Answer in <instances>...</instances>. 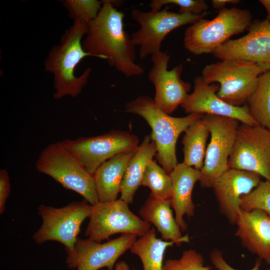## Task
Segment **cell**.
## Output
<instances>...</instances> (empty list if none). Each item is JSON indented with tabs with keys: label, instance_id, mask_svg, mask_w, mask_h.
Here are the masks:
<instances>
[{
	"label": "cell",
	"instance_id": "1",
	"mask_svg": "<svg viewBox=\"0 0 270 270\" xmlns=\"http://www.w3.org/2000/svg\"><path fill=\"white\" fill-rule=\"evenodd\" d=\"M97 17L88 24L84 50L91 56L107 60L126 77L140 76L144 68L135 62L136 46L124 28V14L110 0H102Z\"/></svg>",
	"mask_w": 270,
	"mask_h": 270
},
{
	"label": "cell",
	"instance_id": "2",
	"mask_svg": "<svg viewBox=\"0 0 270 270\" xmlns=\"http://www.w3.org/2000/svg\"><path fill=\"white\" fill-rule=\"evenodd\" d=\"M88 30V24L74 21L62 35L60 44L50 50L44 61L45 70L54 76L55 99L66 96L76 97L88 83L91 68H86L79 76L75 74L76 67L81 60L91 56L84 51L82 44Z\"/></svg>",
	"mask_w": 270,
	"mask_h": 270
},
{
	"label": "cell",
	"instance_id": "3",
	"mask_svg": "<svg viewBox=\"0 0 270 270\" xmlns=\"http://www.w3.org/2000/svg\"><path fill=\"white\" fill-rule=\"evenodd\" d=\"M125 111L142 116L149 124L152 130L150 135L156 148V158L170 174L178 163L176 144L180 135L204 116L190 114L183 117L172 116L162 110L152 98L144 96L127 102Z\"/></svg>",
	"mask_w": 270,
	"mask_h": 270
},
{
	"label": "cell",
	"instance_id": "4",
	"mask_svg": "<svg viewBox=\"0 0 270 270\" xmlns=\"http://www.w3.org/2000/svg\"><path fill=\"white\" fill-rule=\"evenodd\" d=\"M250 10L224 8L211 20L202 18L188 26L184 46L194 55L212 54L230 38L248 30L252 22Z\"/></svg>",
	"mask_w": 270,
	"mask_h": 270
},
{
	"label": "cell",
	"instance_id": "5",
	"mask_svg": "<svg viewBox=\"0 0 270 270\" xmlns=\"http://www.w3.org/2000/svg\"><path fill=\"white\" fill-rule=\"evenodd\" d=\"M36 168L38 172L52 177L64 188L80 194L90 205L99 202L93 174L62 142L46 146L39 155Z\"/></svg>",
	"mask_w": 270,
	"mask_h": 270
},
{
	"label": "cell",
	"instance_id": "6",
	"mask_svg": "<svg viewBox=\"0 0 270 270\" xmlns=\"http://www.w3.org/2000/svg\"><path fill=\"white\" fill-rule=\"evenodd\" d=\"M264 73L256 64L238 60H223L206 66L203 80L208 84L219 85L216 94L224 102L235 106L246 104Z\"/></svg>",
	"mask_w": 270,
	"mask_h": 270
},
{
	"label": "cell",
	"instance_id": "7",
	"mask_svg": "<svg viewBox=\"0 0 270 270\" xmlns=\"http://www.w3.org/2000/svg\"><path fill=\"white\" fill-rule=\"evenodd\" d=\"M207 14L208 12L200 15L182 14L168 10V6L158 11L146 12L133 9L131 16L140 28L131 38L134 45L139 46L140 58L160 52L162 43L169 33L184 25L192 24Z\"/></svg>",
	"mask_w": 270,
	"mask_h": 270
},
{
	"label": "cell",
	"instance_id": "8",
	"mask_svg": "<svg viewBox=\"0 0 270 270\" xmlns=\"http://www.w3.org/2000/svg\"><path fill=\"white\" fill-rule=\"evenodd\" d=\"M202 119L211 136L199 182L203 188H212L216 180L229 168V158L240 122L232 118L210 114H204Z\"/></svg>",
	"mask_w": 270,
	"mask_h": 270
},
{
	"label": "cell",
	"instance_id": "9",
	"mask_svg": "<svg viewBox=\"0 0 270 270\" xmlns=\"http://www.w3.org/2000/svg\"><path fill=\"white\" fill-rule=\"evenodd\" d=\"M88 203L84 200L60 208L40 206L38 214L42 222L33 236L35 242L42 244L48 240L56 241L64 245L66 252L71 251L78 238L82 224L90 216L91 205Z\"/></svg>",
	"mask_w": 270,
	"mask_h": 270
},
{
	"label": "cell",
	"instance_id": "10",
	"mask_svg": "<svg viewBox=\"0 0 270 270\" xmlns=\"http://www.w3.org/2000/svg\"><path fill=\"white\" fill-rule=\"evenodd\" d=\"M92 213L84 232L88 238L98 242L116 234H130L139 237L146 234L151 224L134 214L120 198L91 205Z\"/></svg>",
	"mask_w": 270,
	"mask_h": 270
},
{
	"label": "cell",
	"instance_id": "11",
	"mask_svg": "<svg viewBox=\"0 0 270 270\" xmlns=\"http://www.w3.org/2000/svg\"><path fill=\"white\" fill-rule=\"evenodd\" d=\"M64 146L91 174L104 162L120 153L136 150L140 140L126 131L112 130L106 133L74 140L66 139Z\"/></svg>",
	"mask_w": 270,
	"mask_h": 270
},
{
	"label": "cell",
	"instance_id": "12",
	"mask_svg": "<svg viewBox=\"0 0 270 270\" xmlns=\"http://www.w3.org/2000/svg\"><path fill=\"white\" fill-rule=\"evenodd\" d=\"M228 168L270 181V130L260 125L240 124Z\"/></svg>",
	"mask_w": 270,
	"mask_h": 270
},
{
	"label": "cell",
	"instance_id": "13",
	"mask_svg": "<svg viewBox=\"0 0 270 270\" xmlns=\"http://www.w3.org/2000/svg\"><path fill=\"white\" fill-rule=\"evenodd\" d=\"M137 236L124 234L104 243L78 238L73 249L66 252V264L70 268L76 270H98L103 268L113 270L118 259L130 249Z\"/></svg>",
	"mask_w": 270,
	"mask_h": 270
},
{
	"label": "cell",
	"instance_id": "14",
	"mask_svg": "<svg viewBox=\"0 0 270 270\" xmlns=\"http://www.w3.org/2000/svg\"><path fill=\"white\" fill-rule=\"evenodd\" d=\"M248 33L229 40L212 53L220 60H238L254 63L264 72L270 71V22L252 21Z\"/></svg>",
	"mask_w": 270,
	"mask_h": 270
},
{
	"label": "cell",
	"instance_id": "15",
	"mask_svg": "<svg viewBox=\"0 0 270 270\" xmlns=\"http://www.w3.org/2000/svg\"><path fill=\"white\" fill-rule=\"evenodd\" d=\"M152 66L148 76L154 84L155 94L154 100L164 112L171 114L184 102L191 89V84L181 78L182 64L168 70L170 56L165 52L151 56Z\"/></svg>",
	"mask_w": 270,
	"mask_h": 270
},
{
	"label": "cell",
	"instance_id": "16",
	"mask_svg": "<svg viewBox=\"0 0 270 270\" xmlns=\"http://www.w3.org/2000/svg\"><path fill=\"white\" fill-rule=\"evenodd\" d=\"M218 89V84H208L202 76H197L193 91L181 106L188 114L214 115L232 118L242 124L258 125L251 116L246 104L235 106L227 103L217 95Z\"/></svg>",
	"mask_w": 270,
	"mask_h": 270
},
{
	"label": "cell",
	"instance_id": "17",
	"mask_svg": "<svg viewBox=\"0 0 270 270\" xmlns=\"http://www.w3.org/2000/svg\"><path fill=\"white\" fill-rule=\"evenodd\" d=\"M257 174L228 168L216 181L212 188L220 212L232 224H236L242 196L250 192L261 180Z\"/></svg>",
	"mask_w": 270,
	"mask_h": 270
},
{
	"label": "cell",
	"instance_id": "18",
	"mask_svg": "<svg viewBox=\"0 0 270 270\" xmlns=\"http://www.w3.org/2000/svg\"><path fill=\"white\" fill-rule=\"evenodd\" d=\"M236 224L242 246L270 266V216L258 210H241Z\"/></svg>",
	"mask_w": 270,
	"mask_h": 270
},
{
	"label": "cell",
	"instance_id": "19",
	"mask_svg": "<svg viewBox=\"0 0 270 270\" xmlns=\"http://www.w3.org/2000/svg\"><path fill=\"white\" fill-rule=\"evenodd\" d=\"M170 175L172 181L170 205L174 211L178 225L181 230L184 232L187 225L184 216L192 217L194 215L195 205L192 193L196 183L200 180L201 172L182 162L177 164Z\"/></svg>",
	"mask_w": 270,
	"mask_h": 270
},
{
	"label": "cell",
	"instance_id": "20",
	"mask_svg": "<svg viewBox=\"0 0 270 270\" xmlns=\"http://www.w3.org/2000/svg\"><path fill=\"white\" fill-rule=\"evenodd\" d=\"M136 149L116 154L96 170L93 176L99 202L117 200L127 166Z\"/></svg>",
	"mask_w": 270,
	"mask_h": 270
},
{
	"label": "cell",
	"instance_id": "21",
	"mask_svg": "<svg viewBox=\"0 0 270 270\" xmlns=\"http://www.w3.org/2000/svg\"><path fill=\"white\" fill-rule=\"evenodd\" d=\"M139 214L143 220L154 226L163 240L173 242L178 246L189 242L188 236H182L173 216L170 200L158 199L150 194Z\"/></svg>",
	"mask_w": 270,
	"mask_h": 270
},
{
	"label": "cell",
	"instance_id": "22",
	"mask_svg": "<svg viewBox=\"0 0 270 270\" xmlns=\"http://www.w3.org/2000/svg\"><path fill=\"white\" fill-rule=\"evenodd\" d=\"M156 154V148L150 134L145 136L130 160L122 182L120 198L128 204L133 202L137 190L142 184L148 163Z\"/></svg>",
	"mask_w": 270,
	"mask_h": 270
},
{
	"label": "cell",
	"instance_id": "23",
	"mask_svg": "<svg viewBox=\"0 0 270 270\" xmlns=\"http://www.w3.org/2000/svg\"><path fill=\"white\" fill-rule=\"evenodd\" d=\"M202 118L187 128L182 140L184 156L182 162L200 170L204 165L206 141L210 134Z\"/></svg>",
	"mask_w": 270,
	"mask_h": 270
},
{
	"label": "cell",
	"instance_id": "24",
	"mask_svg": "<svg viewBox=\"0 0 270 270\" xmlns=\"http://www.w3.org/2000/svg\"><path fill=\"white\" fill-rule=\"evenodd\" d=\"M154 228L136 240L130 248V252L140 258L143 270H164L163 260L166 250L174 243L158 238Z\"/></svg>",
	"mask_w": 270,
	"mask_h": 270
},
{
	"label": "cell",
	"instance_id": "25",
	"mask_svg": "<svg viewBox=\"0 0 270 270\" xmlns=\"http://www.w3.org/2000/svg\"><path fill=\"white\" fill-rule=\"evenodd\" d=\"M246 104L256 122L270 130V71L262 73L258 77L256 88Z\"/></svg>",
	"mask_w": 270,
	"mask_h": 270
},
{
	"label": "cell",
	"instance_id": "26",
	"mask_svg": "<svg viewBox=\"0 0 270 270\" xmlns=\"http://www.w3.org/2000/svg\"><path fill=\"white\" fill-rule=\"evenodd\" d=\"M142 186L148 187L150 194L160 200H170L172 192L171 176L160 166L156 160L148 164L142 181Z\"/></svg>",
	"mask_w": 270,
	"mask_h": 270
},
{
	"label": "cell",
	"instance_id": "27",
	"mask_svg": "<svg viewBox=\"0 0 270 270\" xmlns=\"http://www.w3.org/2000/svg\"><path fill=\"white\" fill-rule=\"evenodd\" d=\"M240 209L262 210L270 216V181H261L250 192L242 197Z\"/></svg>",
	"mask_w": 270,
	"mask_h": 270
},
{
	"label": "cell",
	"instance_id": "28",
	"mask_svg": "<svg viewBox=\"0 0 270 270\" xmlns=\"http://www.w3.org/2000/svg\"><path fill=\"white\" fill-rule=\"evenodd\" d=\"M62 3L74 21L88 24L97 17L102 5L97 0H65Z\"/></svg>",
	"mask_w": 270,
	"mask_h": 270
},
{
	"label": "cell",
	"instance_id": "29",
	"mask_svg": "<svg viewBox=\"0 0 270 270\" xmlns=\"http://www.w3.org/2000/svg\"><path fill=\"white\" fill-rule=\"evenodd\" d=\"M202 256L194 250L183 252L179 259H168L164 261V270H212L204 265Z\"/></svg>",
	"mask_w": 270,
	"mask_h": 270
},
{
	"label": "cell",
	"instance_id": "30",
	"mask_svg": "<svg viewBox=\"0 0 270 270\" xmlns=\"http://www.w3.org/2000/svg\"><path fill=\"white\" fill-rule=\"evenodd\" d=\"M173 4L179 8L182 14L200 15L207 12L208 6L204 0H153L149 4L151 10L158 11L164 6Z\"/></svg>",
	"mask_w": 270,
	"mask_h": 270
},
{
	"label": "cell",
	"instance_id": "31",
	"mask_svg": "<svg viewBox=\"0 0 270 270\" xmlns=\"http://www.w3.org/2000/svg\"><path fill=\"white\" fill-rule=\"evenodd\" d=\"M210 259L218 270H238L231 266L224 260L222 252L218 250H213L210 254ZM262 260L258 258L254 266L250 270H260Z\"/></svg>",
	"mask_w": 270,
	"mask_h": 270
},
{
	"label": "cell",
	"instance_id": "32",
	"mask_svg": "<svg viewBox=\"0 0 270 270\" xmlns=\"http://www.w3.org/2000/svg\"><path fill=\"white\" fill-rule=\"evenodd\" d=\"M10 192V178L8 171L0 170V214L4 213L5 205Z\"/></svg>",
	"mask_w": 270,
	"mask_h": 270
},
{
	"label": "cell",
	"instance_id": "33",
	"mask_svg": "<svg viewBox=\"0 0 270 270\" xmlns=\"http://www.w3.org/2000/svg\"><path fill=\"white\" fill-rule=\"evenodd\" d=\"M239 2L240 1L238 0H212L211 2L212 7L220 10L226 8L228 4H236Z\"/></svg>",
	"mask_w": 270,
	"mask_h": 270
},
{
	"label": "cell",
	"instance_id": "34",
	"mask_svg": "<svg viewBox=\"0 0 270 270\" xmlns=\"http://www.w3.org/2000/svg\"><path fill=\"white\" fill-rule=\"evenodd\" d=\"M114 270H130V268L125 262L120 261L116 264Z\"/></svg>",
	"mask_w": 270,
	"mask_h": 270
},
{
	"label": "cell",
	"instance_id": "35",
	"mask_svg": "<svg viewBox=\"0 0 270 270\" xmlns=\"http://www.w3.org/2000/svg\"><path fill=\"white\" fill-rule=\"evenodd\" d=\"M260 2L265 8L268 14L267 19L270 22V0H260Z\"/></svg>",
	"mask_w": 270,
	"mask_h": 270
},
{
	"label": "cell",
	"instance_id": "36",
	"mask_svg": "<svg viewBox=\"0 0 270 270\" xmlns=\"http://www.w3.org/2000/svg\"><path fill=\"white\" fill-rule=\"evenodd\" d=\"M268 270H270V268H269Z\"/></svg>",
	"mask_w": 270,
	"mask_h": 270
}]
</instances>
